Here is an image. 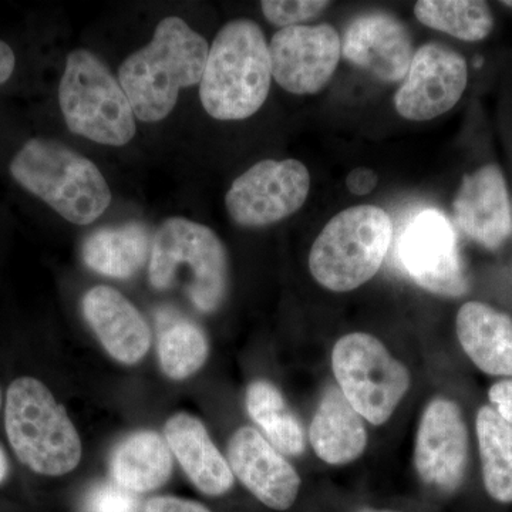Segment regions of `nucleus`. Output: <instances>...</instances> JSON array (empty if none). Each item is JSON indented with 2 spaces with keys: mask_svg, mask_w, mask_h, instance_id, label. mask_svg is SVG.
Segmentation results:
<instances>
[{
  "mask_svg": "<svg viewBox=\"0 0 512 512\" xmlns=\"http://www.w3.org/2000/svg\"><path fill=\"white\" fill-rule=\"evenodd\" d=\"M208 52L207 40L183 19L161 20L151 42L128 56L119 69V83L134 116L144 123L170 116L180 90L201 83Z\"/></svg>",
  "mask_w": 512,
  "mask_h": 512,
  "instance_id": "1",
  "label": "nucleus"
},
{
  "mask_svg": "<svg viewBox=\"0 0 512 512\" xmlns=\"http://www.w3.org/2000/svg\"><path fill=\"white\" fill-rule=\"evenodd\" d=\"M269 43L258 23L235 19L215 36L200 83L204 110L222 121L245 120L271 90Z\"/></svg>",
  "mask_w": 512,
  "mask_h": 512,
  "instance_id": "2",
  "label": "nucleus"
},
{
  "mask_svg": "<svg viewBox=\"0 0 512 512\" xmlns=\"http://www.w3.org/2000/svg\"><path fill=\"white\" fill-rule=\"evenodd\" d=\"M9 170L16 183L72 224H92L109 208L111 191L97 165L59 141L32 138Z\"/></svg>",
  "mask_w": 512,
  "mask_h": 512,
  "instance_id": "3",
  "label": "nucleus"
},
{
  "mask_svg": "<svg viewBox=\"0 0 512 512\" xmlns=\"http://www.w3.org/2000/svg\"><path fill=\"white\" fill-rule=\"evenodd\" d=\"M5 427L16 456L35 473L59 477L79 466V433L62 404L40 380L19 377L10 384Z\"/></svg>",
  "mask_w": 512,
  "mask_h": 512,
  "instance_id": "4",
  "label": "nucleus"
},
{
  "mask_svg": "<svg viewBox=\"0 0 512 512\" xmlns=\"http://www.w3.org/2000/svg\"><path fill=\"white\" fill-rule=\"evenodd\" d=\"M150 282L160 291L183 286L198 311H217L228 291V258L212 229L185 218H170L153 239Z\"/></svg>",
  "mask_w": 512,
  "mask_h": 512,
  "instance_id": "5",
  "label": "nucleus"
},
{
  "mask_svg": "<svg viewBox=\"0 0 512 512\" xmlns=\"http://www.w3.org/2000/svg\"><path fill=\"white\" fill-rule=\"evenodd\" d=\"M392 238V220L382 208H348L335 215L313 242L311 274L329 291H355L379 272Z\"/></svg>",
  "mask_w": 512,
  "mask_h": 512,
  "instance_id": "6",
  "label": "nucleus"
},
{
  "mask_svg": "<svg viewBox=\"0 0 512 512\" xmlns=\"http://www.w3.org/2000/svg\"><path fill=\"white\" fill-rule=\"evenodd\" d=\"M59 104L70 131L94 143L121 147L136 136L133 107L123 87L89 50L67 56Z\"/></svg>",
  "mask_w": 512,
  "mask_h": 512,
  "instance_id": "7",
  "label": "nucleus"
},
{
  "mask_svg": "<svg viewBox=\"0 0 512 512\" xmlns=\"http://www.w3.org/2000/svg\"><path fill=\"white\" fill-rule=\"evenodd\" d=\"M332 367L340 392L363 419L382 426L410 387L406 367L367 333H350L336 342Z\"/></svg>",
  "mask_w": 512,
  "mask_h": 512,
  "instance_id": "8",
  "label": "nucleus"
},
{
  "mask_svg": "<svg viewBox=\"0 0 512 512\" xmlns=\"http://www.w3.org/2000/svg\"><path fill=\"white\" fill-rule=\"evenodd\" d=\"M309 190L311 174L301 161H259L232 183L225 207L239 227H268L301 210Z\"/></svg>",
  "mask_w": 512,
  "mask_h": 512,
  "instance_id": "9",
  "label": "nucleus"
},
{
  "mask_svg": "<svg viewBox=\"0 0 512 512\" xmlns=\"http://www.w3.org/2000/svg\"><path fill=\"white\" fill-rule=\"evenodd\" d=\"M400 262L410 278L436 295L460 298L468 289L457 235L446 215L424 210L400 239Z\"/></svg>",
  "mask_w": 512,
  "mask_h": 512,
  "instance_id": "10",
  "label": "nucleus"
},
{
  "mask_svg": "<svg viewBox=\"0 0 512 512\" xmlns=\"http://www.w3.org/2000/svg\"><path fill=\"white\" fill-rule=\"evenodd\" d=\"M467 83V62L460 53L441 43H426L414 52L394 106L407 120L437 119L456 106Z\"/></svg>",
  "mask_w": 512,
  "mask_h": 512,
  "instance_id": "11",
  "label": "nucleus"
},
{
  "mask_svg": "<svg viewBox=\"0 0 512 512\" xmlns=\"http://www.w3.org/2000/svg\"><path fill=\"white\" fill-rule=\"evenodd\" d=\"M272 77L292 94H315L338 69L342 39L328 23L281 29L269 43Z\"/></svg>",
  "mask_w": 512,
  "mask_h": 512,
  "instance_id": "12",
  "label": "nucleus"
},
{
  "mask_svg": "<svg viewBox=\"0 0 512 512\" xmlns=\"http://www.w3.org/2000/svg\"><path fill=\"white\" fill-rule=\"evenodd\" d=\"M468 433L456 403L434 399L424 410L417 431L414 464L424 483L456 491L466 476Z\"/></svg>",
  "mask_w": 512,
  "mask_h": 512,
  "instance_id": "13",
  "label": "nucleus"
},
{
  "mask_svg": "<svg viewBox=\"0 0 512 512\" xmlns=\"http://www.w3.org/2000/svg\"><path fill=\"white\" fill-rule=\"evenodd\" d=\"M342 56L382 82H403L414 56L412 36L390 13H363L343 33Z\"/></svg>",
  "mask_w": 512,
  "mask_h": 512,
  "instance_id": "14",
  "label": "nucleus"
},
{
  "mask_svg": "<svg viewBox=\"0 0 512 512\" xmlns=\"http://www.w3.org/2000/svg\"><path fill=\"white\" fill-rule=\"evenodd\" d=\"M234 476L266 507L285 511L298 498L301 478L284 454L252 427L235 431L228 444Z\"/></svg>",
  "mask_w": 512,
  "mask_h": 512,
  "instance_id": "15",
  "label": "nucleus"
},
{
  "mask_svg": "<svg viewBox=\"0 0 512 512\" xmlns=\"http://www.w3.org/2000/svg\"><path fill=\"white\" fill-rule=\"evenodd\" d=\"M454 221L464 235L495 251L510 238L512 210L503 171L487 164L464 175L453 201Z\"/></svg>",
  "mask_w": 512,
  "mask_h": 512,
  "instance_id": "16",
  "label": "nucleus"
},
{
  "mask_svg": "<svg viewBox=\"0 0 512 512\" xmlns=\"http://www.w3.org/2000/svg\"><path fill=\"white\" fill-rule=\"evenodd\" d=\"M83 313L101 345L117 362L136 365L147 355L151 332L146 320L116 289L94 286L84 295Z\"/></svg>",
  "mask_w": 512,
  "mask_h": 512,
  "instance_id": "17",
  "label": "nucleus"
},
{
  "mask_svg": "<svg viewBox=\"0 0 512 512\" xmlns=\"http://www.w3.org/2000/svg\"><path fill=\"white\" fill-rule=\"evenodd\" d=\"M165 440L201 493L218 497L234 487V473L200 419L187 413L174 414L165 423Z\"/></svg>",
  "mask_w": 512,
  "mask_h": 512,
  "instance_id": "18",
  "label": "nucleus"
},
{
  "mask_svg": "<svg viewBox=\"0 0 512 512\" xmlns=\"http://www.w3.org/2000/svg\"><path fill=\"white\" fill-rule=\"evenodd\" d=\"M456 329L464 352L491 376L512 377V318L481 302H468L457 313Z\"/></svg>",
  "mask_w": 512,
  "mask_h": 512,
  "instance_id": "19",
  "label": "nucleus"
},
{
  "mask_svg": "<svg viewBox=\"0 0 512 512\" xmlns=\"http://www.w3.org/2000/svg\"><path fill=\"white\" fill-rule=\"evenodd\" d=\"M309 440L316 456L330 466H343L362 456L367 444L363 417L335 386L323 393L313 416Z\"/></svg>",
  "mask_w": 512,
  "mask_h": 512,
  "instance_id": "20",
  "label": "nucleus"
},
{
  "mask_svg": "<svg viewBox=\"0 0 512 512\" xmlns=\"http://www.w3.org/2000/svg\"><path fill=\"white\" fill-rule=\"evenodd\" d=\"M110 473L114 483L131 493H148L170 480L173 453L156 431H137L114 448Z\"/></svg>",
  "mask_w": 512,
  "mask_h": 512,
  "instance_id": "21",
  "label": "nucleus"
},
{
  "mask_svg": "<svg viewBox=\"0 0 512 512\" xmlns=\"http://www.w3.org/2000/svg\"><path fill=\"white\" fill-rule=\"evenodd\" d=\"M151 249L150 229L138 222H130L93 232L84 241L83 259L97 274L127 279L146 265Z\"/></svg>",
  "mask_w": 512,
  "mask_h": 512,
  "instance_id": "22",
  "label": "nucleus"
},
{
  "mask_svg": "<svg viewBox=\"0 0 512 512\" xmlns=\"http://www.w3.org/2000/svg\"><path fill=\"white\" fill-rule=\"evenodd\" d=\"M476 430L485 490L498 503H512V424L494 407L484 406Z\"/></svg>",
  "mask_w": 512,
  "mask_h": 512,
  "instance_id": "23",
  "label": "nucleus"
},
{
  "mask_svg": "<svg viewBox=\"0 0 512 512\" xmlns=\"http://www.w3.org/2000/svg\"><path fill=\"white\" fill-rule=\"evenodd\" d=\"M245 403L251 419L261 427L266 439L279 453L301 456L305 451V433L298 417L274 384L255 380L248 386Z\"/></svg>",
  "mask_w": 512,
  "mask_h": 512,
  "instance_id": "24",
  "label": "nucleus"
},
{
  "mask_svg": "<svg viewBox=\"0 0 512 512\" xmlns=\"http://www.w3.org/2000/svg\"><path fill=\"white\" fill-rule=\"evenodd\" d=\"M158 356L165 375L174 380H184L194 375L207 362L208 339L200 326L180 318L171 311L160 312Z\"/></svg>",
  "mask_w": 512,
  "mask_h": 512,
  "instance_id": "25",
  "label": "nucleus"
},
{
  "mask_svg": "<svg viewBox=\"0 0 512 512\" xmlns=\"http://www.w3.org/2000/svg\"><path fill=\"white\" fill-rule=\"evenodd\" d=\"M414 15L427 28L464 42H480L494 28L493 12L480 0H420Z\"/></svg>",
  "mask_w": 512,
  "mask_h": 512,
  "instance_id": "26",
  "label": "nucleus"
},
{
  "mask_svg": "<svg viewBox=\"0 0 512 512\" xmlns=\"http://www.w3.org/2000/svg\"><path fill=\"white\" fill-rule=\"evenodd\" d=\"M329 6L326 0H264L261 3L266 20L282 29L302 26Z\"/></svg>",
  "mask_w": 512,
  "mask_h": 512,
  "instance_id": "27",
  "label": "nucleus"
},
{
  "mask_svg": "<svg viewBox=\"0 0 512 512\" xmlns=\"http://www.w3.org/2000/svg\"><path fill=\"white\" fill-rule=\"evenodd\" d=\"M89 512H138L140 501L136 493L114 484H100L90 491L86 501Z\"/></svg>",
  "mask_w": 512,
  "mask_h": 512,
  "instance_id": "28",
  "label": "nucleus"
},
{
  "mask_svg": "<svg viewBox=\"0 0 512 512\" xmlns=\"http://www.w3.org/2000/svg\"><path fill=\"white\" fill-rule=\"evenodd\" d=\"M144 512H211L205 505L177 497H154L147 501Z\"/></svg>",
  "mask_w": 512,
  "mask_h": 512,
  "instance_id": "29",
  "label": "nucleus"
},
{
  "mask_svg": "<svg viewBox=\"0 0 512 512\" xmlns=\"http://www.w3.org/2000/svg\"><path fill=\"white\" fill-rule=\"evenodd\" d=\"M488 396L498 414L512 424V379L495 383L488 392Z\"/></svg>",
  "mask_w": 512,
  "mask_h": 512,
  "instance_id": "30",
  "label": "nucleus"
},
{
  "mask_svg": "<svg viewBox=\"0 0 512 512\" xmlns=\"http://www.w3.org/2000/svg\"><path fill=\"white\" fill-rule=\"evenodd\" d=\"M377 185V175L375 171L367 167H357L350 171L346 178V187L357 197H365L375 190Z\"/></svg>",
  "mask_w": 512,
  "mask_h": 512,
  "instance_id": "31",
  "label": "nucleus"
},
{
  "mask_svg": "<svg viewBox=\"0 0 512 512\" xmlns=\"http://www.w3.org/2000/svg\"><path fill=\"white\" fill-rule=\"evenodd\" d=\"M15 67V52H13L12 47H10L8 43L0 40V87L12 77L13 72H15Z\"/></svg>",
  "mask_w": 512,
  "mask_h": 512,
  "instance_id": "32",
  "label": "nucleus"
},
{
  "mask_svg": "<svg viewBox=\"0 0 512 512\" xmlns=\"http://www.w3.org/2000/svg\"><path fill=\"white\" fill-rule=\"evenodd\" d=\"M9 473V464L6 454L3 453L2 447H0V483L6 480Z\"/></svg>",
  "mask_w": 512,
  "mask_h": 512,
  "instance_id": "33",
  "label": "nucleus"
},
{
  "mask_svg": "<svg viewBox=\"0 0 512 512\" xmlns=\"http://www.w3.org/2000/svg\"><path fill=\"white\" fill-rule=\"evenodd\" d=\"M501 5L507 6V8L512 9V0H504V2H501Z\"/></svg>",
  "mask_w": 512,
  "mask_h": 512,
  "instance_id": "34",
  "label": "nucleus"
},
{
  "mask_svg": "<svg viewBox=\"0 0 512 512\" xmlns=\"http://www.w3.org/2000/svg\"><path fill=\"white\" fill-rule=\"evenodd\" d=\"M363 512H393V511H376V510H367Z\"/></svg>",
  "mask_w": 512,
  "mask_h": 512,
  "instance_id": "35",
  "label": "nucleus"
},
{
  "mask_svg": "<svg viewBox=\"0 0 512 512\" xmlns=\"http://www.w3.org/2000/svg\"><path fill=\"white\" fill-rule=\"evenodd\" d=\"M0 403H2V394H0Z\"/></svg>",
  "mask_w": 512,
  "mask_h": 512,
  "instance_id": "36",
  "label": "nucleus"
}]
</instances>
